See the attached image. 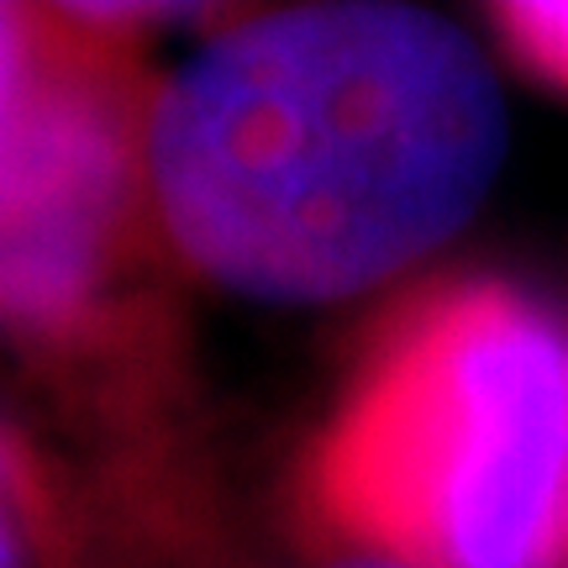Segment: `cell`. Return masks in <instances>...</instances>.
Here are the masks:
<instances>
[{"label": "cell", "instance_id": "6da1fadb", "mask_svg": "<svg viewBox=\"0 0 568 568\" xmlns=\"http://www.w3.org/2000/svg\"><path fill=\"white\" fill-rule=\"evenodd\" d=\"M506 153V84L479 38L406 0L211 21L153 80L142 126L174 268L258 305H337L426 264Z\"/></svg>", "mask_w": 568, "mask_h": 568}, {"label": "cell", "instance_id": "7a4b0ae2", "mask_svg": "<svg viewBox=\"0 0 568 568\" xmlns=\"http://www.w3.org/2000/svg\"><path fill=\"white\" fill-rule=\"evenodd\" d=\"M295 506L410 568H568V322L510 280H453L379 326Z\"/></svg>", "mask_w": 568, "mask_h": 568}, {"label": "cell", "instance_id": "3957f363", "mask_svg": "<svg viewBox=\"0 0 568 568\" xmlns=\"http://www.w3.org/2000/svg\"><path fill=\"white\" fill-rule=\"evenodd\" d=\"M74 42L0 159V337L138 426L169 379L142 126L153 69L132 32L69 6Z\"/></svg>", "mask_w": 568, "mask_h": 568}, {"label": "cell", "instance_id": "277c9868", "mask_svg": "<svg viewBox=\"0 0 568 568\" xmlns=\"http://www.w3.org/2000/svg\"><path fill=\"white\" fill-rule=\"evenodd\" d=\"M174 485L169 468L126 458L84 516L63 510L59 568H237Z\"/></svg>", "mask_w": 568, "mask_h": 568}, {"label": "cell", "instance_id": "5b68a950", "mask_svg": "<svg viewBox=\"0 0 568 568\" xmlns=\"http://www.w3.org/2000/svg\"><path fill=\"white\" fill-rule=\"evenodd\" d=\"M74 42L69 6H0V159L21 138Z\"/></svg>", "mask_w": 568, "mask_h": 568}, {"label": "cell", "instance_id": "8992f818", "mask_svg": "<svg viewBox=\"0 0 568 568\" xmlns=\"http://www.w3.org/2000/svg\"><path fill=\"white\" fill-rule=\"evenodd\" d=\"M63 506L38 458L0 422V568H59Z\"/></svg>", "mask_w": 568, "mask_h": 568}, {"label": "cell", "instance_id": "52a82bcc", "mask_svg": "<svg viewBox=\"0 0 568 568\" xmlns=\"http://www.w3.org/2000/svg\"><path fill=\"white\" fill-rule=\"evenodd\" d=\"M489 27L531 80L568 95V0H510L489 6Z\"/></svg>", "mask_w": 568, "mask_h": 568}, {"label": "cell", "instance_id": "ba28073f", "mask_svg": "<svg viewBox=\"0 0 568 568\" xmlns=\"http://www.w3.org/2000/svg\"><path fill=\"white\" fill-rule=\"evenodd\" d=\"M268 568H410V564L385 548H374V542L347 537V531L322 527V521H311L295 506V537H290V548L274 552Z\"/></svg>", "mask_w": 568, "mask_h": 568}]
</instances>
